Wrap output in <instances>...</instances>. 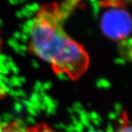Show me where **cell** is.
Instances as JSON below:
<instances>
[{"label":"cell","mask_w":132,"mask_h":132,"mask_svg":"<svg viewBox=\"0 0 132 132\" xmlns=\"http://www.w3.org/2000/svg\"><path fill=\"white\" fill-rule=\"evenodd\" d=\"M98 7L103 34L114 41H126L131 32V19L126 0H98Z\"/></svg>","instance_id":"cell-2"},{"label":"cell","mask_w":132,"mask_h":132,"mask_svg":"<svg viewBox=\"0 0 132 132\" xmlns=\"http://www.w3.org/2000/svg\"><path fill=\"white\" fill-rule=\"evenodd\" d=\"M131 125L128 115L126 111H123L119 119L118 125L113 132H131Z\"/></svg>","instance_id":"cell-4"},{"label":"cell","mask_w":132,"mask_h":132,"mask_svg":"<svg viewBox=\"0 0 132 132\" xmlns=\"http://www.w3.org/2000/svg\"><path fill=\"white\" fill-rule=\"evenodd\" d=\"M0 132H27V128L16 120L0 123Z\"/></svg>","instance_id":"cell-3"},{"label":"cell","mask_w":132,"mask_h":132,"mask_svg":"<svg viewBox=\"0 0 132 132\" xmlns=\"http://www.w3.org/2000/svg\"><path fill=\"white\" fill-rule=\"evenodd\" d=\"M80 0L53 2L39 7L29 25L28 49L57 75L77 81L89 68L90 55L66 32L65 22Z\"/></svg>","instance_id":"cell-1"},{"label":"cell","mask_w":132,"mask_h":132,"mask_svg":"<svg viewBox=\"0 0 132 132\" xmlns=\"http://www.w3.org/2000/svg\"><path fill=\"white\" fill-rule=\"evenodd\" d=\"M27 132H57L46 123H38L27 128Z\"/></svg>","instance_id":"cell-5"},{"label":"cell","mask_w":132,"mask_h":132,"mask_svg":"<svg viewBox=\"0 0 132 132\" xmlns=\"http://www.w3.org/2000/svg\"><path fill=\"white\" fill-rule=\"evenodd\" d=\"M2 43H3V40H2V35H1V32H0V52H1V50H2Z\"/></svg>","instance_id":"cell-6"}]
</instances>
